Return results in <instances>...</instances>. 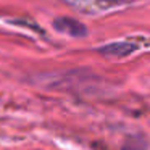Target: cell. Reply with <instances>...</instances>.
I'll return each instance as SVG.
<instances>
[{
    "instance_id": "6da1fadb",
    "label": "cell",
    "mask_w": 150,
    "mask_h": 150,
    "mask_svg": "<svg viewBox=\"0 0 150 150\" xmlns=\"http://www.w3.org/2000/svg\"><path fill=\"white\" fill-rule=\"evenodd\" d=\"M53 26H55L57 31L68 34V36H73V37H82L87 33L84 24H81L79 21L73 20V18H57L53 21Z\"/></svg>"
},
{
    "instance_id": "7a4b0ae2",
    "label": "cell",
    "mask_w": 150,
    "mask_h": 150,
    "mask_svg": "<svg viewBox=\"0 0 150 150\" xmlns=\"http://www.w3.org/2000/svg\"><path fill=\"white\" fill-rule=\"evenodd\" d=\"M137 45L129 42H118V44H111L107 45L103 49H100V52L103 55H113V57H123V55H129L132 50H136Z\"/></svg>"
},
{
    "instance_id": "3957f363",
    "label": "cell",
    "mask_w": 150,
    "mask_h": 150,
    "mask_svg": "<svg viewBox=\"0 0 150 150\" xmlns=\"http://www.w3.org/2000/svg\"><path fill=\"white\" fill-rule=\"evenodd\" d=\"M123 150H145V144L140 139H129L126 144H124Z\"/></svg>"
},
{
    "instance_id": "277c9868",
    "label": "cell",
    "mask_w": 150,
    "mask_h": 150,
    "mask_svg": "<svg viewBox=\"0 0 150 150\" xmlns=\"http://www.w3.org/2000/svg\"><path fill=\"white\" fill-rule=\"evenodd\" d=\"M94 4H100L103 7H110V5H116V4H124L126 0H91Z\"/></svg>"
}]
</instances>
